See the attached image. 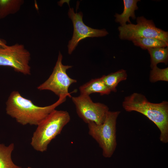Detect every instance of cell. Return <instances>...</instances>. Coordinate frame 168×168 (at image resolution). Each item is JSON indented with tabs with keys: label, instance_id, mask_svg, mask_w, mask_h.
Returning a JSON list of instances; mask_svg holds the SVG:
<instances>
[{
	"label": "cell",
	"instance_id": "obj_13",
	"mask_svg": "<svg viewBox=\"0 0 168 168\" xmlns=\"http://www.w3.org/2000/svg\"><path fill=\"white\" fill-rule=\"evenodd\" d=\"M24 2L23 0H0V19L18 12Z\"/></svg>",
	"mask_w": 168,
	"mask_h": 168
},
{
	"label": "cell",
	"instance_id": "obj_11",
	"mask_svg": "<svg viewBox=\"0 0 168 168\" xmlns=\"http://www.w3.org/2000/svg\"><path fill=\"white\" fill-rule=\"evenodd\" d=\"M139 1V0H124V10L121 14H115L114 15L115 21L119 23L121 26L126 24L127 22L131 23L129 18L131 17L133 20L136 19L135 11L138 9L137 3Z\"/></svg>",
	"mask_w": 168,
	"mask_h": 168
},
{
	"label": "cell",
	"instance_id": "obj_4",
	"mask_svg": "<svg viewBox=\"0 0 168 168\" xmlns=\"http://www.w3.org/2000/svg\"><path fill=\"white\" fill-rule=\"evenodd\" d=\"M120 113L119 111H109L102 124H97L92 122L88 124L89 135L98 143L105 157H111L116 149L117 120Z\"/></svg>",
	"mask_w": 168,
	"mask_h": 168
},
{
	"label": "cell",
	"instance_id": "obj_18",
	"mask_svg": "<svg viewBox=\"0 0 168 168\" xmlns=\"http://www.w3.org/2000/svg\"><path fill=\"white\" fill-rule=\"evenodd\" d=\"M6 45V41L3 39H0V48H3Z\"/></svg>",
	"mask_w": 168,
	"mask_h": 168
},
{
	"label": "cell",
	"instance_id": "obj_12",
	"mask_svg": "<svg viewBox=\"0 0 168 168\" xmlns=\"http://www.w3.org/2000/svg\"><path fill=\"white\" fill-rule=\"evenodd\" d=\"M127 77L126 71L121 69L114 72L101 77L103 82L111 91L116 92V87L120 82L125 80Z\"/></svg>",
	"mask_w": 168,
	"mask_h": 168
},
{
	"label": "cell",
	"instance_id": "obj_10",
	"mask_svg": "<svg viewBox=\"0 0 168 168\" xmlns=\"http://www.w3.org/2000/svg\"><path fill=\"white\" fill-rule=\"evenodd\" d=\"M80 94L89 96L94 93L100 95H108L111 91L103 81L101 77L91 79L79 87Z\"/></svg>",
	"mask_w": 168,
	"mask_h": 168
},
{
	"label": "cell",
	"instance_id": "obj_3",
	"mask_svg": "<svg viewBox=\"0 0 168 168\" xmlns=\"http://www.w3.org/2000/svg\"><path fill=\"white\" fill-rule=\"evenodd\" d=\"M70 120L67 111L54 110L37 125L31 138V145L37 151H45L51 141L60 133Z\"/></svg>",
	"mask_w": 168,
	"mask_h": 168
},
{
	"label": "cell",
	"instance_id": "obj_1",
	"mask_svg": "<svg viewBox=\"0 0 168 168\" xmlns=\"http://www.w3.org/2000/svg\"><path fill=\"white\" fill-rule=\"evenodd\" d=\"M66 97H59L55 102L49 105L41 107L23 97L17 91H13L6 102V113L23 125H38L50 112L64 102Z\"/></svg>",
	"mask_w": 168,
	"mask_h": 168
},
{
	"label": "cell",
	"instance_id": "obj_8",
	"mask_svg": "<svg viewBox=\"0 0 168 168\" xmlns=\"http://www.w3.org/2000/svg\"><path fill=\"white\" fill-rule=\"evenodd\" d=\"M78 116L86 123L102 124L109 111L108 107L100 102H94L89 96L80 94L71 97Z\"/></svg>",
	"mask_w": 168,
	"mask_h": 168
},
{
	"label": "cell",
	"instance_id": "obj_5",
	"mask_svg": "<svg viewBox=\"0 0 168 168\" xmlns=\"http://www.w3.org/2000/svg\"><path fill=\"white\" fill-rule=\"evenodd\" d=\"M136 22V24L131 23L118 27L120 39L132 41L141 38H153L168 43V32L157 27L152 20L140 16L137 18Z\"/></svg>",
	"mask_w": 168,
	"mask_h": 168
},
{
	"label": "cell",
	"instance_id": "obj_15",
	"mask_svg": "<svg viewBox=\"0 0 168 168\" xmlns=\"http://www.w3.org/2000/svg\"><path fill=\"white\" fill-rule=\"evenodd\" d=\"M14 147L13 143L7 147L0 143V168H21L15 165L12 160L11 154Z\"/></svg>",
	"mask_w": 168,
	"mask_h": 168
},
{
	"label": "cell",
	"instance_id": "obj_17",
	"mask_svg": "<svg viewBox=\"0 0 168 168\" xmlns=\"http://www.w3.org/2000/svg\"><path fill=\"white\" fill-rule=\"evenodd\" d=\"M149 80L152 82L159 81L168 82V67L161 69L157 66L152 68L150 72Z\"/></svg>",
	"mask_w": 168,
	"mask_h": 168
},
{
	"label": "cell",
	"instance_id": "obj_9",
	"mask_svg": "<svg viewBox=\"0 0 168 168\" xmlns=\"http://www.w3.org/2000/svg\"><path fill=\"white\" fill-rule=\"evenodd\" d=\"M68 15L72 20L73 26V35L68 45L69 54L72 53L82 40L87 37L105 36L109 34L105 29H95L86 25L83 21V14L81 12L75 13L73 8L69 7Z\"/></svg>",
	"mask_w": 168,
	"mask_h": 168
},
{
	"label": "cell",
	"instance_id": "obj_6",
	"mask_svg": "<svg viewBox=\"0 0 168 168\" xmlns=\"http://www.w3.org/2000/svg\"><path fill=\"white\" fill-rule=\"evenodd\" d=\"M63 56L60 51L58 59L52 74L44 83L37 87L39 90L51 91L58 96H71L68 92V88L77 81L70 78L67 74V70L72 66L63 65L62 63Z\"/></svg>",
	"mask_w": 168,
	"mask_h": 168
},
{
	"label": "cell",
	"instance_id": "obj_16",
	"mask_svg": "<svg viewBox=\"0 0 168 168\" xmlns=\"http://www.w3.org/2000/svg\"><path fill=\"white\" fill-rule=\"evenodd\" d=\"M134 44L143 49L157 48L168 47V43L163 41L153 38H144L133 40Z\"/></svg>",
	"mask_w": 168,
	"mask_h": 168
},
{
	"label": "cell",
	"instance_id": "obj_14",
	"mask_svg": "<svg viewBox=\"0 0 168 168\" xmlns=\"http://www.w3.org/2000/svg\"><path fill=\"white\" fill-rule=\"evenodd\" d=\"M150 56L151 69L159 63L167 65L168 62V47H157L147 49Z\"/></svg>",
	"mask_w": 168,
	"mask_h": 168
},
{
	"label": "cell",
	"instance_id": "obj_7",
	"mask_svg": "<svg viewBox=\"0 0 168 168\" xmlns=\"http://www.w3.org/2000/svg\"><path fill=\"white\" fill-rule=\"evenodd\" d=\"M30 54L24 45L16 43L0 48V66L12 68L24 75L30 74Z\"/></svg>",
	"mask_w": 168,
	"mask_h": 168
},
{
	"label": "cell",
	"instance_id": "obj_19",
	"mask_svg": "<svg viewBox=\"0 0 168 168\" xmlns=\"http://www.w3.org/2000/svg\"><path fill=\"white\" fill-rule=\"evenodd\" d=\"M27 168H31L30 167H28Z\"/></svg>",
	"mask_w": 168,
	"mask_h": 168
},
{
	"label": "cell",
	"instance_id": "obj_2",
	"mask_svg": "<svg viewBox=\"0 0 168 168\" xmlns=\"http://www.w3.org/2000/svg\"><path fill=\"white\" fill-rule=\"evenodd\" d=\"M122 106L127 112L135 111L147 117L157 127L160 132V140L168 142V102L155 103L149 101L144 95L134 92L126 96Z\"/></svg>",
	"mask_w": 168,
	"mask_h": 168
}]
</instances>
